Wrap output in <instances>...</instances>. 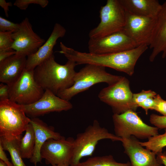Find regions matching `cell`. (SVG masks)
<instances>
[{
    "mask_svg": "<svg viewBox=\"0 0 166 166\" xmlns=\"http://www.w3.org/2000/svg\"><path fill=\"white\" fill-rule=\"evenodd\" d=\"M13 33L0 32V51L12 48L14 42Z\"/></svg>",
    "mask_w": 166,
    "mask_h": 166,
    "instance_id": "obj_26",
    "label": "cell"
},
{
    "mask_svg": "<svg viewBox=\"0 0 166 166\" xmlns=\"http://www.w3.org/2000/svg\"><path fill=\"white\" fill-rule=\"evenodd\" d=\"M66 32V30L63 26L59 23H55L47 40L35 53L27 57L26 69L34 70L53 55V49L57 40L63 37Z\"/></svg>",
    "mask_w": 166,
    "mask_h": 166,
    "instance_id": "obj_16",
    "label": "cell"
},
{
    "mask_svg": "<svg viewBox=\"0 0 166 166\" xmlns=\"http://www.w3.org/2000/svg\"><path fill=\"white\" fill-rule=\"evenodd\" d=\"M9 99V87L6 84H0V101Z\"/></svg>",
    "mask_w": 166,
    "mask_h": 166,
    "instance_id": "obj_32",
    "label": "cell"
},
{
    "mask_svg": "<svg viewBox=\"0 0 166 166\" xmlns=\"http://www.w3.org/2000/svg\"><path fill=\"white\" fill-rule=\"evenodd\" d=\"M125 11L132 14L156 18L161 7L157 0H119Z\"/></svg>",
    "mask_w": 166,
    "mask_h": 166,
    "instance_id": "obj_20",
    "label": "cell"
},
{
    "mask_svg": "<svg viewBox=\"0 0 166 166\" xmlns=\"http://www.w3.org/2000/svg\"><path fill=\"white\" fill-rule=\"evenodd\" d=\"M20 26V23L13 22L0 17V32L13 33L17 30Z\"/></svg>",
    "mask_w": 166,
    "mask_h": 166,
    "instance_id": "obj_28",
    "label": "cell"
},
{
    "mask_svg": "<svg viewBox=\"0 0 166 166\" xmlns=\"http://www.w3.org/2000/svg\"><path fill=\"white\" fill-rule=\"evenodd\" d=\"M74 139L63 137L60 139L51 138L43 144L40 150L41 157L46 164L69 166L72 156Z\"/></svg>",
    "mask_w": 166,
    "mask_h": 166,
    "instance_id": "obj_10",
    "label": "cell"
},
{
    "mask_svg": "<svg viewBox=\"0 0 166 166\" xmlns=\"http://www.w3.org/2000/svg\"><path fill=\"white\" fill-rule=\"evenodd\" d=\"M26 57L15 54L0 62V81L9 85L15 82L26 69Z\"/></svg>",
    "mask_w": 166,
    "mask_h": 166,
    "instance_id": "obj_19",
    "label": "cell"
},
{
    "mask_svg": "<svg viewBox=\"0 0 166 166\" xmlns=\"http://www.w3.org/2000/svg\"><path fill=\"white\" fill-rule=\"evenodd\" d=\"M155 105L154 97L148 98L142 102L138 105V107H140L144 109L146 115L148 114L149 109L154 110Z\"/></svg>",
    "mask_w": 166,
    "mask_h": 166,
    "instance_id": "obj_31",
    "label": "cell"
},
{
    "mask_svg": "<svg viewBox=\"0 0 166 166\" xmlns=\"http://www.w3.org/2000/svg\"><path fill=\"white\" fill-rule=\"evenodd\" d=\"M126 22L123 31L136 43L149 46L156 22V18L143 17L126 11Z\"/></svg>",
    "mask_w": 166,
    "mask_h": 166,
    "instance_id": "obj_11",
    "label": "cell"
},
{
    "mask_svg": "<svg viewBox=\"0 0 166 166\" xmlns=\"http://www.w3.org/2000/svg\"><path fill=\"white\" fill-rule=\"evenodd\" d=\"M162 134L157 135L150 137L147 141L139 142L143 147L157 154L162 152L163 148L166 146V128Z\"/></svg>",
    "mask_w": 166,
    "mask_h": 166,
    "instance_id": "obj_24",
    "label": "cell"
},
{
    "mask_svg": "<svg viewBox=\"0 0 166 166\" xmlns=\"http://www.w3.org/2000/svg\"><path fill=\"white\" fill-rule=\"evenodd\" d=\"M78 166H131L130 162L121 163L117 162L111 155L97 156L80 162Z\"/></svg>",
    "mask_w": 166,
    "mask_h": 166,
    "instance_id": "obj_23",
    "label": "cell"
},
{
    "mask_svg": "<svg viewBox=\"0 0 166 166\" xmlns=\"http://www.w3.org/2000/svg\"><path fill=\"white\" fill-rule=\"evenodd\" d=\"M52 166H64L63 165H52Z\"/></svg>",
    "mask_w": 166,
    "mask_h": 166,
    "instance_id": "obj_38",
    "label": "cell"
},
{
    "mask_svg": "<svg viewBox=\"0 0 166 166\" xmlns=\"http://www.w3.org/2000/svg\"><path fill=\"white\" fill-rule=\"evenodd\" d=\"M157 155L156 157L158 162L161 164L166 166V152H161Z\"/></svg>",
    "mask_w": 166,
    "mask_h": 166,
    "instance_id": "obj_36",
    "label": "cell"
},
{
    "mask_svg": "<svg viewBox=\"0 0 166 166\" xmlns=\"http://www.w3.org/2000/svg\"><path fill=\"white\" fill-rule=\"evenodd\" d=\"M12 6V4L11 2H7L5 0H0V6L3 9L5 15L7 17L9 16L8 12L9 11V7Z\"/></svg>",
    "mask_w": 166,
    "mask_h": 166,
    "instance_id": "obj_35",
    "label": "cell"
},
{
    "mask_svg": "<svg viewBox=\"0 0 166 166\" xmlns=\"http://www.w3.org/2000/svg\"><path fill=\"white\" fill-rule=\"evenodd\" d=\"M22 137V135L10 139L0 137V144L4 150L9 153L14 166H27L22 160L19 148Z\"/></svg>",
    "mask_w": 166,
    "mask_h": 166,
    "instance_id": "obj_21",
    "label": "cell"
},
{
    "mask_svg": "<svg viewBox=\"0 0 166 166\" xmlns=\"http://www.w3.org/2000/svg\"><path fill=\"white\" fill-rule=\"evenodd\" d=\"M154 99L155 103L154 110L166 116V101L163 99L159 95H156Z\"/></svg>",
    "mask_w": 166,
    "mask_h": 166,
    "instance_id": "obj_30",
    "label": "cell"
},
{
    "mask_svg": "<svg viewBox=\"0 0 166 166\" xmlns=\"http://www.w3.org/2000/svg\"><path fill=\"white\" fill-rule=\"evenodd\" d=\"M9 86V99L20 105H29L35 102L42 96L45 91L36 81L34 70L25 69L20 77Z\"/></svg>",
    "mask_w": 166,
    "mask_h": 166,
    "instance_id": "obj_9",
    "label": "cell"
},
{
    "mask_svg": "<svg viewBox=\"0 0 166 166\" xmlns=\"http://www.w3.org/2000/svg\"><path fill=\"white\" fill-rule=\"evenodd\" d=\"M133 94L128 80L121 77L116 82L101 89L98 97L111 107L114 114H121L129 110L135 111L138 107L133 101Z\"/></svg>",
    "mask_w": 166,
    "mask_h": 166,
    "instance_id": "obj_8",
    "label": "cell"
},
{
    "mask_svg": "<svg viewBox=\"0 0 166 166\" xmlns=\"http://www.w3.org/2000/svg\"><path fill=\"white\" fill-rule=\"evenodd\" d=\"M0 166H8L6 164H5L2 160H0Z\"/></svg>",
    "mask_w": 166,
    "mask_h": 166,
    "instance_id": "obj_37",
    "label": "cell"
},
{
    "mask_svg": "<svg viewBox=\"0 0 166 166\" xmlns=\"http://www.w3.org/2000/svg\"><path fill=\"white\" fill-rule=\"evenodd\" d=\"M134 42L123 31L96 39L89 38V53L106 54L129 50L137 47Z\"/></svg>",
    "mask_w": 166,
    "mask_h": 166,
    "instance_id": "obj_12",
    "label": "cell"
},
{
    "mask_svg": "<svg viewBox=\"0 0 166 166\" xmlns=\"http://www.w3.org/2000/svg\"><path fill=\"white\" fill-rule=\"evenodd\" d=\"M149 47L152 51L149 57L152 62L156 56L162 52V57L166 56V1L162 5L156 18V22Z\"/></svg>",
    "mask_w": 166,
    "mask_h": 166,
    "instance_id": "obj_18",
    "label": "cell"
},
{
    "mask_svg": "<svg viewBox=\"0 0 166 166\" xmlns=\"http://www.w3.org/2000/svg\"><path fill=\"white\" fill-rule=\"evenodd\" d=\"M20 24L19 29L12 34L14 42L12 48L16 54L27 57L35 53L45 41L34 31L27 18Z\"/></svg>",
    "mask_w": 166,
    "mask_h": 166,
    "instance_id": "obj_13",
    "label": "cell"
},
{
    "mask_svg": "<svg viewBox=\"0 0 166 166\" xmlns=\"http://www.w3.org/2000/svg\"><path fill=\"white\" fill-rule=\"evenodd\" d=\"M30 120L21 105L10 99L0 101V137L10 139L21 135Z\"/></svg>",
    "mask_w": 166,
    "mask_h": 166,
    "instance_id": "obj_5",
    "label": "cell"
},
{
    "mask_svg": "<svg viewBox=\"0 0 166 166\" xmlns=\"http://www.w3.org/2000/svg\"><path fill=\"white\" fill-rule=\"evenodd\" d=\"M16 53L12 48L0 51V62Z\"/></svg>",
    "mask_w": 166,
    "mask_h": 166,
    "instance_id": "obj_33",
    "label": "cell"
},
{
    "mask_svg": "<svg viewBox=\"0 0 166 166\" xmlns=\"http://www.w3.org/2000/svg\"><path fill=\"white\" fill-rule=\"evenodd\" d=\"M47 0H16L14 5L21 10H26L31 4H37L42 8L46 7L49 3Z\"/></svg>",
    "mask_w": 166,
    "mask_h": 166,
    "instance_id": "obj_25",
    "label": "cell"
},
{
    "mask_svg": "<svg viewBox=\"0 0 166 166\" xmlns=\"http://www.w3.org/2000/svg\"><path fill=\"white\" fill-rule=\"evenodd\" d=\"M104 139L121 141L122 138L109 132L95 120L84 132L77 135L74 140L73 153L69 166H78L81 158L91 156L98 142Z\"/></svg>",
    "mask_w": 166,
    "mask_h": 166,
    "instance_id": "obj_4",
    "label": "cell"
},
{
    "mask_svg": "<svg viewBox=\"0 0 166 166\" xmlns=\"http://www.w3.org/2000/svg\"><path fill=\"white\" fill-rule=\"evenodd\" d=\"M148 46L141 45L126 51L102 54L82 52L67 47L64 54L68 60L75 61L77 65L93 64L108 67L132 76L136 61Z\"/></svg>",
    "mask_w": 166,
    "mask_h": 166,
    "instance_id": "obj_1",
    "label": "cell"
},
{
    "mask_svg": "<svg viewBox=\"0 0 166 166\" xmlns=\"http://www.w3.org/2000/svg\"><path fill=\"white\" fill-rule=\"evenodd\" d=\"M113 120L115 135L121 138L133 136L139 139H148L158 134V128L146 124L132 110L114 114Z\"/></svg>",
    "mask_w": 166,
    "mask_h": 166,
    "instance_id": "obj_7",
    "label": "cell"
},
{
    "mask_svg": "<svg viewBox=\"0 0 166 166\" xmlns=\"http://www.w3.org/2000/svg\"><path fill=\"white\" fill-rule=\"evenodd\" d=\"M0 159L6 164L8 166H14L12 163L9 161L1 144H0Z\"/></svg>",
    "mask_w": 166,
    "mask_h": 166,
    "instance_id": "obj_34",
    "label": "cell"
},
{
    "mask_svg": "<svg viewBox=\"0 0 166 166\" xmlns=\"http://www.w3.org/2000/svg\"><path fill=\"white\" fill-rule=\"evenodd\" d=\"M149 121L151 124L158 129L166 128V116L152 114L150 116Z\"/></svg>",
    "mask_w": 166,
    "mask_h": 166,
    "instance_id": "obj_29",
    "label": "cell"
},
{
    "mask_svg": "<svg viewBox=\"0 0 166 166\" xmlns=\"http://www.w3.org/2000/svg\"><path fill=\"white\" fill-rule=\"evenodd\" d=\"M24 136L21 139L19 148L23 159H30L35 146V136L33 127L30 123L27 126Z\"/></svg>",
    "mask_w": 166,
    "mask_h": 166,
    "instance_id": "obj_22",
    "label": "cell"
},
{
    "mask_svg": "<svg viewBox=\"0 0 166 166\" xmlns=\"http://www.w3.org/2000/svg\"><path fill=\"white\" fill-rule=\"evenodd\" d=\"M30 123L34 129L35 143L34 152L30 160L34 166H37L38 163H41L40 150L45 142L49 139H60L63 136L55 132L53 126H48L38 117L31 118Z\"/></svg>",
    "mask_w": 166,
    "mask_h": 166,
    "instance_id": "obj_17",
    "label": "cell"
},
{
    "mask_svg": "<svg viewBox=\"0 0 166 166\" xmlns=\"http://www.w3.org/2000/svg\"><path fill=\"white\" fill-rule=\"evenodd\" d=\"M21 105L26 115L31 118L51 112L68 111L73 107L69 101L61 98L48 89L45 90L42 96L35 102Z\"/></svg>",
    "mask_w": 166,
    "mask_h": 166,
    "instance_id": "obj_14",
    "label": "cell"
},
{
    "mask_svg": "<svg viewBox=\"0 0 166 166\" xmlns=\"http://www.w3.org/2000/svg\"><path fill=\"white\" fill-rule=\"evenodd\" d=\"M77 65L75 61L69 60L65 65L60 64L53 54L34 69V77L44 90L48 89L57 95L73 85L76 72L74 68Z\"/></svg>",
    "mask_w": 166,
    "mask_h": 166,
    "instance_id": "obj_2",
    "label": "cell"
},
{
    "mask_svg": "<svg viewBox=\"0 0 166 166\" xmlns=\"http://www.w3.org/2000/svg\"><path fill=\"white\" fill-rule=\"evenodd\" d=\"M105 68L97 65L87 64L76 72L73 85L58 92L57 95L69 101L75 96L88 90L96 84L106 83L110 85L117 81L122 77L108 73Z\"/></svg>",
    "mask_w": 166,
    "mask_h": 166,
    "instance_id": "obj_3",
    "label": "cell"
},
{
    "mask_svg": "<svg viewBox=\"0 0 166 166\" xmlns=\"http://www.w3.org/2000/svg\"><path fill=\"white\" fill-rule=\"evenodd\" d=\"M156 93L151 90H143L140 92L133 94L132 101L138 107V105L144 101L148 98L154 97Z\"/></svg>",
    "mask_w": 166,
    "mask_h": 166,
    "instance_id": "obj_27",
    "label": "cell"
},
{
    "mask_svg": "<svg viewBox=\"0 0 166 166\" xmlns=\"http://www.w3.org/2000/svg\"><path fill=\"white\" fill-rule=\"evenodd\" d=\"M99 12L100 22L90 31L89 38H98L123 30L126 13L119 0H107Z\"/></svg>",
    "mask_w": 166,
    "mask_h": 166,
    "instance_id": "obj_6",
    "label": "cell"
},
{
    "mask_svg": "<svg viewBox=\"0 0 166 166\" xmlns=\"http://www.w3.org/2000/svg\"><path fill=\"white\" fill-rule=\"evenodd\" d=\"M121 141L131 166H162L156 153L143 147L134 136L122 138Z\"/></svg>",
    "mask_w": 166,
    "mask_h": 166,
    "instance_id": "obj_15",
    "label": "cell"
}]
</instances>
